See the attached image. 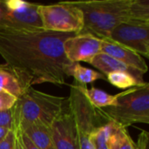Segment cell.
Listing matches in <instances>:
<instances>
[{
    "mask_svg": "<svg viewBox=\"0 0 149 149\" xmlns=\"http://www.w3.org/2000/svg\"><path fill=\"white\" fill-rule=\"evenodd\" d=\"M77 33L0 28V55L24 89L34 85L66 84L64 43Z\"/></svg>",
    "mask_w": 149,
    "mask_h": 149,
    "instance_id": "cell-1",
    "label": "cell"
},
{
    "mask_svg": "<svg viewBox=\"0 0 149 149\" xmlns=\"http://www.w3.org/2000/svg\"><path fill=\"white\" fill-rule=\"evenodd\" d=\"M84 17L79 34H89L106 40L116 26L124 23L149 24L148 0L71 1Z\"/></svg>",
    "mask_w": 149,
    "mask_h": 149,
    "instance_id": "cell-2",
    "label": "cell"
},
{
    "mask_svg": "<svg viewBox=\"0 0 149 149\" xmlns=\"http://www.w3.org/2000/svg\"><path fill=\"white\" fill-rule=\"evenodd\" d=\"M67 102V98L51 95L28 87L17 99L12 107L14 130L23 132L31 125L51 127Z\"/></svg>",
    "mask_w": 149,
    "mask_h": 149,
    "instance_id": "cell-3",
    "label": "cell"
},
{
    "mask_svg": "<svg viewBox=\"0 0 149 149\" xmlns=\"http://www.w3.org/2000/svg\"><path fill=\"white\" fill-rule=\"evenodd\" d=\"M114 106L100 109L113 122L127 127L136 123L149 124V84L135 86L118 94Z\"/></svg>",
    "mask_w": 149,
    "mask_h": 149,
    "instance_id": "cell-4",
    "label": "cell"
},
{
    "mask_svg": "<svg viewBox=\"0 0 149 149\" xmlns=\"http://www.w3.org/2000/svg\"><path fill=\"white\" fill-rule=\"evenodd\" d=\"M70 87L68 103L78 130L80 149H94L92 142L93 134L111 120L100 109L91 105L77 82L73 81Z\"/></svg>",
    "mask_w": 149,
    "mask_h": 149,
    "instance_id": "cell-5",
    "label": "cell"
},
{
    "mask_svg": "<svg viewBox=\"0 0 149 149\" xmlns=\"http://www.w3.org/2000/svg\"><path fill=\"white\" fill-rule=\"evenodd\" d=\"M43 29L46 31L77 33L82 30L84 17L82 11L71 1L38 6Z\"/></svg>",
    "mask_w": 149,
    "mask_h": 149,
    "instance_id": "cell-6",
    "label": "cell"
},
{
    "mask_svg": "<svg viewBox=\"0 0 149 149\" xmlns=\"http://www.w3.org/2000/svg\"><path fill=\"white\" fill-rule=\"evenodd\" d=\"M5 18L2 28L16 30L43 29L38 3L20 0H4Z\"/></svg>",
    "mask_w": 149,
    "mask_h": 149,
    "instance_id": "cell-7",
    "label": "cell"
},
{
    "mask_svg": "<svg viewBox=\"0 0 149 149\" xmlns=\"http://www.w3.org/2000/svg\"><path fill=\"white\" fill-rule=\"evenodd\" d=\"M106 40L124 46L142 58L149 57V24H120L112 30Z\"/></svg>",
    "mask_w": 149,
    "mask_h": 149,
    "instance_id": "cell-8",
    "label": "cell"
},
{
    "mask_svg": "<svg viewBox=\"0 0 149 149\" xmlns=\"http://www.w3.org/2000/svg\"><path fill=\"white\" fill-rule=\"evenodd\" d=\"M51 134L56 149H80L76 124L67 102L52 124Z\"/></svg>",
    "mask_w": 149,
    "mask_h": 149,
    "instance_id": "cell-9",
    "label": "cell"
},
{
    "mask_svg": "<svg viewBox=\"0 0 149 149\" xmlns=\"http://www.w3.org/2000/svg\"><path fill=\"white\" fill-rule=\"evenodd\" d=\"M101 39L89 34H76L64 43L65 54L72 63H89L101 52Z\"/></svg>",
    "mask_w": 149,
    "mask_h": 149,
    "instance_id": "cell-10",
    "label": "cell"
},
{
    "mask_svg": "<svg viewBox=\"0 0 149 149\" xmlns=\"http://www.w3.org/2000/svg\"><path fill=\"white\" fill-rule=\"evenodd\" d=\"M101 52L106 53L122 62L127 66L138 71L142 75L145 74L148 70L145 59L141 55L116 43L102 40Z\"/></svg>",
    "mask_w": 149,
    "mask_h": 149,
    "instance_id": "cell-11",
    "label": "cell"
},
{
    "mask_svg": "<svg viewBox=\"0 0 149 149\" xmlns=\"http://www.w3.org/2000/svg\"><path fill=\"white\" fill-rule=\"evenodd\" d=\"M89 64L92 65L96 69H98L100 72H102L104 76H107V74L112 72H122L132 74L137 79L143 80V75L141 72L103 52H100L97 54L95 57H93L89 61Z\"/></svg>",
    "mask_w": 149,
    "mask_h": 149,
    "instance_id": "cell-12",
    "label": "cell"
},
{
    "mask_svg": "<svg viewBox=\"0 0 149 149\" xmlns=\"http://www.w3.org/2000/svg\"><path fill=\"white\" fill-rule=\"evenodd\" d=\"M65 74L68 77H73L74 81L81 86H86L98 79L107 80V77L102 73L90 68L81 65L79 63H71L65 69Z\"/></svg>",
    "mask_w": 149,
    "mask_h": 149,
    "instance_id": "cell-13",
    "label": "cell"
},
{
    "mask_svg": "<svg viewBox=\"0 0 149 149\" xmlns=\"http://www.w3.org/2000/svg\"><path fill=\"white\" fill-rule=\"evenodd\" d=\"M21 133H24L39 149H56L49 127L40 125H31Z\"/></svg>",
    "mask_w": 149,
    "mask_h": 149,
    "instance_id": "cell-14",
    "label": "cell"
},
{
    "mask_svg": "<svg viewBox=\"0 0 149 149\" xmlns=\"http://www.w3.org/2000/svg\"><path fill=\"white\" fill-rule=\"evenodd\" d=\"M107 147L108 149H136L135 142L127 128L114 122L107 140Z\"/></svg>",
    "mask_w": 149,
    "mask_h": 149,
    "instance_id": "cell-15",
    "label": "cell"
},
{
    "mask_svg": "<svg viewBox=\"0 0 149 149\" xmlns=\"http://www.w3.org/2000/svg\"><path fill=\"white\" fill-rule=\"evenodd\" d=\"M79 88L82 93L85 94L88 101L93 107L98 109H102L107 107H112L116 104L117 96L111 95L103 90H100L96 87L87 88L86 86L79 85Z\"/></svg>",
    "mask_w": 149,
    "mask_h": 149,
    "instance_id": "cell-16",
    "label": "cell"
},
{
    "mask_svg": "<svg viewBox=\"0 0 149 149\" xmlns=\"http://www.w3.org/2000/svg\"><path fill=\"white\" fill-rule=\"evenodd\" d=\"M24 90L23 86L10 68L5 64L0 65V91H6L18 98Z\"/></svg>",
    "mask_w": 149,
    "mask_h": 149,
    "instance_id": "cell-17",
    "label": "cell"
},
{
    "mask_svg": "<svg viewBox=\"0 0 149 149\" xmlns=\"http://www.w3.org/2000/svg\"><path fill=\"white\" fill-rule=\"evenodd\" d=\"M107 80L113 86L120 89H130L135 86H141L145 85L147 82L137 79L136 77L127 72H117L107 74Z\"/></svg>",
    "mask_w": 149,
    "mask_h": 149,
    "instance_id": "cell-18",
    "label": "cell"
},
{
    "mask_svg": "<svg viewBox=\"0 0 149 149\" xmlns=\"http://www.w3.org/2000/svg\"><path fill=\"white\" fill-rule=\"evenodd\" d=\"M113 122L110 121L107 125L98 128L92 136V142L94 149H108L107 140L112 131Z\"/></svg>",
    "mask_w": 149,
    "mask_h": 149,
    "instance_id": "cell-19",
    "label": "cell"
},
{
    "mask_svg": "<svg viewBox=\"0 0 149 149\" xmlns=\"http://www.w3.org/2000/svg\"><path fill=\"white\" fill-rule=\"evenodd\" d=\"M14 113L13 109L0 111V127L6 128L8 130H14Z\"/></svg>",
    "mask_w": 149,
    "mask_h": 149,
    "instance_id": "cell-20",
    "label": "cell"
},
{
    "mask_svg": "<svg viewBox=\"0 0 149 149\" xmlns=\"http://www.w3.org/2000/svg\"><path fill=\"white\" fill-rule=\"evenodd\" d=\"M17 99L6 91H0V111L8 110L14 107Z\"/></svg>",
    "mask_w": 149,
    "mask_h": 149,
    "instance_id": "cell-21",
    "label": "cell"
},
{
    "mask_svg": "<svg viewBox=\"0 0 149 149\" xmlns=\"http://www.w3.org/2000/svg\"><path fill=\"white\" fill-rule=\"evenodd\" d=\"M16 148V133L13 130L9 131L7 135L0 141V149H15Z\"/></svg>",
    "mask_w": 149,
    "mask_h": 149,
    "instance_id": "cell-22",
    "label": "cell"
},
{
    "mask_svg": "<svg viewBox=\"0 0 149 149\" xmlns=\"http://www.w3.org/2000/svg\"><path fill=\"white\" fill-rule=\"evenodd\" d=\"M148 134L147 131L143 130L138 137V141L135 143L136 149H148Z\"/></svg>",
    "mask_w": 149,
    "mask_h": 149,
    "instance_id": "cell-23",
    "label": "cell"
},
{
    "mask_svg": "<svg viewBox=\"0 0 149 149\" xmlns=\"http://www.w3.org/2000/svg\"><path fill=\"white\" fill-rule=\"evenodd\" d=\"M17 133H19V134L21 136V139H22V141H23L24 145L25 146L26 149H39L38 147H36L33 144V142L24 133H21V132H17Z\"/></svg>",
    "mask_w": 149,
    "mask_h": 149,
    "instance_id": "cell-24",
    "label": "cell"
},
{
    "mask_svg": "<svg viewBox=\"0 0 149 149\" xmlns=\"http://www.w3.org/2000/svg\"><path fill=\"white\" fill-rule=\"evenodd\" d=\"M5 18V5L4 0H0V28L3 27Z\"/></svg>",
    "mask_w": 149,
    "mask_h": 149,
    "instance_id": "cell-25",
    "label": "cell"
},
{
    "mask_svg": "<svg viewBox=\"0 0 149 149\" xmlns=\"http://www.w3.org/2000/svg\"><path fill=\"white\" fill-rule=\"evenodd\" d=\"M15 133H16V144H17V149H26L25 146L24 145V143L22 141L19 133H17V132H15Z\"/></svg>",
    "mask_w": 149,
    "mask_h": 149,
    "instance_id": "cell-26",
    "label": "cell"
},
{
    "mask_svg": "<svg viewBox=\"0 0 149 149\" xmlns=\"http://www.w3.org/2000/svg\"><path fill=\"white\" fill-rule=\"evenodd\" d=\"M9 131L10 130H8L6 128H3V127H0V141L3 140V138L7 135V134L9 133Z\"/></svg>",
    "mask_w": 149,
    "mask_h": 149,
    "instance_id": "cell-27",
    "label": "cell"
},
{
    "mask_svg": "<svg viewBox=\"0 0 149 149\" xmlns=\"http://www.w3.org/2000/svg\"><path fill=\"white\" fill-rule=\"evenodd\" d=\"M15 149H17V144H16V148H15Z\"/></svg>",
    "mask_w": 149,
    "mask_h": 149,
    "instance_id": "cell-28",
    "label": "cell"
}]
</instances>
